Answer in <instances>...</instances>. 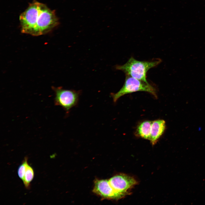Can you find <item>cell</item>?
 Returning a JSON list of instances; mask_svg holds the SVG:
<instances>
[{
    "label": "cell",
    "instance_id": "7a4b0ae2",
    "mask_svg": "<svg viewBox=\"0 0 205 205\" xmlns=\"http://www.w3.org/2000/svg\"><path fill=\"white\" fill-rule=\"evenodd\" d=\"M161 62L160 59L151 61H140L131 57L124 64L118 65L115 68L121 71L128 75L145 82L147 80V73L150 69L154 67Z\"/></svg>",
    "mask_w": 205,
    "mask_h": 205
},
{
    "label": "cell",
    "instance_id": "30bf717a",
    "mask_svg": "<svg viewBox=\"0 0 205 205\" xmlns=\"http://www.w3.org/2000/svg\"><path fill=\"white\" fill-rule=\"evenodd\" d=\"M28 164L27 158L25 157L23 160L22 164L18 168V174L19 177L23 181L26 171V166Z\"/></svg>",
    "mask_w": 205,
    "mask_h": 205
},
{
    "label": "cell",
    "instance_id": "277c9868",
    "mask_svg": "<svg viewBox=\"0 0 205 205\" xmlns=\"http://www.w3.org/2000/svg\"><path fill=\"white\" fill-rule=\"evenodd\" d=\"M52 89L55 94V105L62 106L67 113L72 108L77 105L81 91L65 89L61 87H52Z\"/></svg>",
    "mask_w": 205,
    "mask_h": 205
},
{
    "label": "cell",
    "instance_id": "ba28073f",
    "mask_svg": "<svg viewBox=\"0 0 205 205\" xmlns=\"http://www.w3.org/2000/svg\"><path fill=\"white\" fill-rule=\"evenodd\" d=\"M151 122L146 120L140 123L137 128L136 134L143 138L150 140Z\"/></svg>",
    "mask_w": 205,
    "mask_h": 205
},
{
    "label": "cell",
    "instance_id": "52a82bcc",
    "mask_svg": "<svg viewBox=\"0 0 205 205\" xmlns=\"http://www.w3.org/2000/svg\"><path fill=\"white\" fill-rule=\"evenodd\" d=\"M166 128L165 121L158 119L152 121L150 141L152 145L156 143L163 134Z\"/></svg>",
    "mask_w": 205,
    "mask_h": 205
},
{
    "label": "cell",
    "instance_id": "6da1fadb",
    "mask_svg": "<svg viewBox=\"0 0 205 205\" xmlns=\"http://www.w3.org/2000/svg\"><path fill=\"white\" fill-rule=\"evenodd\" d=\"M21 32L33 36L45 34L58 26L55 11L35 0L19 16Z\"/></svg>",
    "mask_w": 205,
    "mask_h": 205
},
{
    "label": "cell",
    "instance_id": "3957f363",
    "mask_svg": "<svg viewBox=\"0 0 205 205\" xmlns=\"http://www.w3.org/2000/svg\"><path fill=\"white\" fill-rule=\"evenodd\" d=\"M137 91H144L150 93L157 98L155 88L148 82H145L131 76L126 75L122 87L116 93H111V96L115 103L120 97L126 94Z\"/></svg>",
    "mask_w": 205,
    "mask_h": 205
},
{
    "label": "cell",
    "instance_id": "9c48e42d",
    "mask_svg": "<svg viewBox=\"0 0 205 205\" xmlns=\"http://www.w3.org/2000/svg\"><path fill=\"white\" fill-rule=\"evenodd\" d=\"M34 177V171L32 167L28 164L27 165L24 175L23 183L25 187L27 189L30 188V183Z\"/></svg>",
    "mask_w": 205,
    "mask_h": 205
},
{
    "label": "cell",
    "instance_id": "8992f818",
    "mask_svg": "<svg viewBox=\"0 0 205 205\" xmlns=\"http://www.w3.org/2000/svg\"><path fill=\"white\" fill-rule=\"evenodd\" d=\"M93 192L104 198L114 199L120 198L112 188L108 180H96Z\"/></svg>",
    "mask_w": 205,
    "mask_h": 205
},
{
    "label": "cell",
    "instance_id": "5b68a950",
    "mask_svg": "<svg viewBox=\"0 0 205 205\" xmlns=\"http://www.w3.org/2000/svg\"><path fill=\"white\" fill-rule=\"evenodd\" d=\"M108 181L112 188L120 198L129 194V190L137 183L134 178L124 174L115 176Z\"/></svg>",
    "mask_w": 205,
    "mask_h": 205
}]
</instances>
